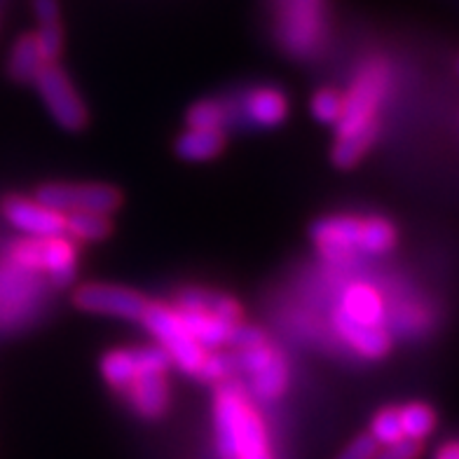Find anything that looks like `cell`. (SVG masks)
I'll use <instances>...</instances> for the list:
<instances>
[{
  "mask_svg": "<svg viewBox=\"0 0 459 459\" xmlns=\"http://www.w3.org/2000/svg\"><path fill=\"white\" fill-rule=\"evenodd\" d=\"M399 244V232L387 218H361V237H359V251L370 255H385L394 251Z\"/></svg>",
  "mask_w": 459,
  "mask_h": 459,
  "instance_id": "cell-20",
  "label": "cell"
},
{
  "mask_svg": "<svg viewBox=\"0 0 459 459\" xmlns=\"http://www.w3.org/2000/svg\"><path fill=\"white\" fill-rule=\"evenodd\" d=\"M344 97L335 90H321L312 99V113L324 125H338L340 115H342Z\"/></svg>",
  "mask_w": 459,
  "mask_h": 459,
  "instance_id": "cell-27",
  "label": "cell"
},
{
  "mask_svg": "<svg viewBox=\"0 0 459 459\" xmlns=\"http://www.w3.org/2000/svg\"><path fill=\"white\" fill-rule=\"evenodd\" d=\"M247 113L248 120L258 125V127H277L289 115V101L279 90L263 87V90H255L248 97Z\"/></svg>",
  "mask_w": 459,
  "mask_h": 459,
  "instance_id": "cell-17",
  "label": "cell"
},
{
  "mask_svg": "<svg viewBox=\"0 0 459 459\" xmlns=\"http://www.w3.org/2000/svg\"><path fill=\"white\" fill-rule=\"evenodd\" d=\"M237 359L225 357V354H218V357H206L204 366H202L200 375L204 382H228L230 375L235 373Z\"/></svg>",
  "mask_w": 459,
  "mask_h": 459,
  "instance_id": "cell-29",
  "label": "cell"
},
{
  "mask_svg": "<svg viewBox=\"0 0 459 459\" xmlns=\"http://www.w3.org/2000/svg\"><path fill=\"white\" fill-rule=\"evenodd\" d=\"M66 235L78 242H101L110 235V221L101 213H71L66 216Z\"/></svg>",
  "mask_w": 459,
  "mask_h": 459,
  "instance_id": "cell-24",
  "label": "cell"
},
{
  "mask_svg": "<svg viewBox=\"0 0 459 459\" xmlns=\"http://www.w3.org/2000/svg\"><path fill=\"white\" fill-rule=\"evenodd\" d=\"M377 450H380V446L373 441V436L361 434L357 436L350 446L344 447L342 453H340L335 459H375Z\"/></svg>",
  "mask_w": 459,
  "mask_h": 459,
  "instance_id": "cell-31",
  "label": "cell"
},
{
  "mask_svg": "<svg viewBox=\"0 0 459 459\" xmlns=\"http://www.w3.org/2000/svg\"><path fill=\"white\" fill-rule=\"evenodd\" d=\"M324 0H284L281 7V38L290 52L307 55L316 40L324 19Z\"/></svg>",
  "mask_w": 459,
  "mask_h": 459,
  "instance_id": "cell-10",
  "label": "cell"
},
{
  "mask_svg": "<svg viewBox=\"0 0 459 459\" xmlns=\"http://www.w3.org/2000/svg\"><path fill=\"white\" fill-rule=\"evenodd\" d=\"M333 324H335V331L340 333V338L350 344L357 354L366 359H382L389 351V347H392L389 333L385 328L354 321L351 316L344 315L342 309L335 312Z\"/></svg>",
  "mask_w": 459,
  "mask_h": 459,
  "instance_id": "cell-12",
  "label": "cell"
},
{
  "mask_svg": "<svg viewBox=\"0 0 459 459\" xmlns=\"http://www.w3.org/2000/svg\"><path fill=\"white\" fill-rule=\"evenodd\" d=\"M436 459H459V441H450L436 453Z\"/></svg>",
  "mask_w": 459,
  "mask_h": 459,
  "instance_id": "cell-34",
  "label": "cell"
},
{
  "mask_svg": "<svg viewBox=\"0 0 459 459\" xmlns=\"http://www.w3.org/2000/svg\"><path fill=\"white\" fill-rule=\"evenodd\" d=\"M380 134V122H375L370 127L361 129V132L351 134V136H344L338 139L335 148H333V162L338 164L340 169H350L354 164L361 162V158L368 152L370 145L375 143Z\"/></svg>",
  "mask_w": 459,
  "mask_h": 459,
  "instance_id": "cell-22",
  "label": "cell"
},
{
  "mask_svg": "<svg viewBox=\"0 0 459 459\" xmlns=\"http://www.w3.org/2000/svg\"><path fill=\"white\" fill-rule=\"evenodd\" d=\"M14 258L30 270H48L56 286H66L75 277V244L64 237L19 244Z\"/></svg>",
  "mask_w": 459,
  "mask_h": 459,
  "instance_id": "cell-7",
  "label": "cell"
},
{
  "mask_svg": "<svg viewBox=\"0 0 459 459\" xmlns=\"http://www.w3.org/2000/svg\"><path fill=\"white\" fill-rule=\"evenodd\" d=\"M361 218L328 216L316 221L312 228V239L319 251L333 263H344L354 251H359Z\"/></svg>",
  "mask_w": 459,
  "mask_h": 459,
  "instance_id": "cell-11",
  "label": "cell"
},
{
  "mask_svg": "<svg viewBox=\"0 0 459 459\" xmlns=\"http://www.w3.org/2000/svg\"><path fill=\"white\" fill-rule=\"evenodd\" d=\"M36 200L55 212L71 213H101L108 216L122 202L120 190L99 183H48L38 187Z\"/></svg>",
  "mask_w": 459,
  "mask_h": 459,
  "instance_id": "cell-4",
  "label": "cell"
},
{
  "mask_svg": "<svg viewBox=\"0 0 459 459\" xmlns=\"http://www.w3.org/2000/svg\"><path fill=\"white\" fill-rule=\"evenodd\" d=\"M225 108L216 101H200L187 110L190 129H221L225 122Z\"/></svg>",
  "mask_w": 459,
  "mask_h": 459,
  "instance_id": "cell-26",
  "label": "cell"
},
{
  "mask_svg": "<svg viewBox=\"0 0 459 459\" xmlns=\"http://www.w3.org/2000/svg\"><path fill=\"white\" fill-rule=\"evenodd\" d=\"M213 427L221 459H273L265 424L235 382H223L218 389Z\"/></svg>",
  "mask_w": 459,
  "mask_h": 459,
  "instance_id": "cell-1",
  "label": "cell"
},
{
  "mask_svg": "<svg viewBox=\"0 0 459 459\" xmlns=\"http://www.w3.org/2000/svg\"><path fill=\"white\" fill-rule=\"evenodd\" d=\"M125 392L134 411L145 420H160L169 408V389H167L164 375L136 377Z\"/></svg>",
  "mask_w": 459,
  "mask_h": 459,
  "instance_id": "cell-13",
  "label": "cell"
},
{
  "mask_svg": "<svg viewBox=\"0 0 459 459\" xmlns=\"http://www.w3.org/2000/svg\"><path fill=\"white\" fill-rule=\"evenodd\" d=\"M389 71L382 61L363 68L354 80L350 94L344 97L342 115L338 122V139L351 136L377 122V110L387 94Z\"/></svg>",
  "mask_w": 459,
  "mask_h": 459,
  "instance_id": "cell-3",
  "label": "cell"
},
{
  "mask_svg": "<svg viewBox=\"0 0 459 459\" xmlns=\"http://www.w3.org/2000/svg\"><path fill=\"white\" fill-rule=\"evenodd\" d=\"M176 309H181V312H202V315L218 316V319L230 321V324H239V319H242L239 302L232 300L230 296H223V293H213V290L204 289L183 290L178 300H176Z\"/></svg>",
  "mask_w": 459,
  "mask_h": 459,
  "instance_id": "cell-14",
  "label": "cell"
},
{
  "mask_svg": "<svg viewBox=\"0 0 459 459\" xmlns=\"http://www.w3.org/2000/svg\"><path fill=\"white\" fill-rule=\"evenodd\" d=\"M38 52L43 56L45 64H55L64 52V33H61V24H43L36 33Z\"/></svg>",
  "mask_w": 459,
  "mask_h": 459,
  "instance_id": "cell-28",
  "label": "cell"
},
{
  "mask_svg": "<svg viewBox=\"0 0 459 459\" xmlns=\"http://www.w3.org/2000/svg\"><path fill=\"white\" fill-rule=\"evenodd\" d=\"M75 305L82 312L91 315H106V316H120V319L141 321L148 300L141 293L125 286H110V284H87L75 290L73 296Z\"/></svg>",
  "mask_w": 459,
  "mask_h": 459,
  "instance_id": "cell-8",
  "label": "cell"
},
{
  "mask_svg": "<svg viewBox=\"0 0 459 459\" xmlns=\"http://www.w3.org/2000/svg\"><path fill=\"white\" fill-rule=\"evenodd\" d=\"M267 342L265 333L258 331L255 326H247V324H237L235 331H232V335H230V342L232 347H237L239 351L244 350H254V347H258V344Z\"/></svg>",
  "mask_w": 459,
  "mask_h": 459,
  "instance_id": "cell-30",
  "label": "cell"
},
{
  "mask_svg": "<svg viewBox=\"0 0 459 459\" xmlns=\"http://www.w3.org/2000/svg\"><path fill=\"white\" fill-rule=\"evenodd\" d=\"M30 3H33V13H36L40 26L59 22V3L56 0H30Z\"/></svg>",
  "mask_w": 459,
  "mask_h": 459,
  "instance_id": "cell-33",
  "label": "cell"
},
{
  "mask_svg": "<svg viewBox=\"0 0 459 459\" xmlns=\"http://www.w3.org/2000/svg\"><path fill=\"white\" fill-rule=\"evenodd\" d=\"M141 321L155 335V340L167 351V357L171 359V363H176L183 373L200 375L202 366L206 361V351L187 333V328L183 326L181 316H178V312L174 307L162 305V302H148V307H145Z\"/></svg>",
  "mask_w": 459,
  "mask_h": 459,
  "instance_id": "cell-2",
  "label": "cell"
},
{
  "mask_svg": "<svg viewBox=\"0 0 459 459\" xmlns=\"http://www.w3.org/2000/svg\"><path fill=\"white\" fill-rule=\"evenodd\" d=\"M3 216L13 228L26 232L33 239H55L66 235V216L38 200L7 197L3 202Z\"/></svg>",
  "mask_w": 459,
  "mask_h": 459,
  "instance_id": "cell-9",
  "label": "cell"
},
{
  "mask_svg": "<svg viewBox=\"0 0 459 459\" xmlns=\"http://www.w3.org/2000/svg\"><path fill=\"white\" fill-rule=\"evenodd\" d=\"M45 66L43 56L38 52L36 36H22L14 43L10 59H7V73L17 82H33L40 68Z\"/></svg>",
  "mask_w": 459,
  "mask_h": 459,
  "instance_id": "cell-19",
  "label": "cell"
},
{
  "mask_svg": "<svg viewBox=\"0 0 459 459\" xmlns=\"http://www.w3.org/2000/svg\"><path fill=\"white\" fill-rule=\"evenodd\" d=\"M401 424H403V436L411 441L422 443L427 436L434 434L438 417H436L434 408L427 403H408L399 408Z\"/></svg>",
  "mask_w": 459,
  "mask_h": 459,
  "instance_id": "cell-23",
  "label": "cell"
},
{
  "mask_svg": "<svg viewBox=\"0 0 459 459\" xmlns=\"http://www.w3.org/2000/svg\"><path fill=\"white\" fill-rule=\"evenodd\" d=\"M457 73H459V61H457Z\"/></svg>",
  "mask_w": 459,
  "mask_h": 459,
  "instance_id": "cell-35",
  "label": "cell"
},
{
  "mask_svg": "<svg viewBox=\"0 0 459 459\" xmlns=\"http://www.w3.org/2000/svg\"><path fill=\"white\" fill-rule=\"evenodd\" d=\"M370 436L377 446H392L403 441V424H401L399 408H382L370 422Z\"/></svg>",
  "mask_w": 459,
  "mask_h": 459,
  "instance_id": "cell-25",
  "label": "cell"
},
{
  "mask_svg": "<svg viewBox=\"0 0 459 459\" xmlns=\"http://www.w3.org/2000/svg\"><path fill=\"white\" fill-rule=\"evenodd\" d=\"M340 309L354 321L370 324V326H382V321H385V302H382V296L373 286H350L344 290L342 307Z\"/></svg>",
  "mask_w": 459,
  "mask_h": 459,
  "instance_id": "cell-15",
  "label": "cell"
},
{
  "mask_svg": "<svg viewBox=\"0 0 459 459\" xmlns=\"http://www.w3.org/2000/svg\"><path fill=\"white\" fill-rule=\"evenodd\" d=\"M101 373L110 387L117 389V392H125L136 377H141L136 350L108 351V354L101 359Z\"/></svg>",
  "mask_w": 459,
  "mask_h": 459,
  "instance_id": "cell-21",
  "label": "cell"
},
{
  "mask_svg": "<svg viewBox=\"0 0 459 459\" xmlns=\"http://www.w3.org/2000/svg\"><path fill=\"white\" fill-rule=\"evenodd\" d=\"M225 136L221 129H187L181 134V139L176 141V152L183 160L190 162H204V160L216 158L223 151Z\"/></svg>",
  "mask_w": 459,
  "mask_h": 459,
  "instance_id": "cell-18",
  "label": "cell"
},
{
  "mask_svg": "<svg viewBox=\"0 0 459 459\" xmlns=\"http://www.w3.org/2000/svg\"><path fill=\"white\" fill-rule=\"evenodd\" d=\"M237 366L251 377V387L260 401L279 399L289 389V363H286L284 354L274 350L270 342L239 351Z\"/></svg>",
  "mask_w": 459,
  "mask_h": 459,
  "instance_id": "cell-6",
  "label": "cell"
},
{
  "mask_svg": "<svg viewBox=\"0 0 459 459\" xmlns=\"http://www.w3.org/2000/svg\"><path fill=\"white\" fill-rule=\"evenodd\" d=\"M36 87L48 106L49 115L59 127L68 132H78L87 125V108L80 94L75 91L68 75L56 64H45L36 75Z\"/></svg>",
  "mask_w": 459,
  "mask_h": 459,
  "instance_id": "cell-5",
  "label": "cell"
},
{
  "mask_svg": "<svg viewBox=\"0 0 459 459\" xmlns=\"http://www.w3.org/2000/svg\"><path fill=\"white\" fill-rule=\"evenodd\" d=\"M420 453H422V443L403 438V441L392 443V446H385L382 450H377L375 459H417Z\"/></svg>",
  "mask_w": 459,
  "mask_h": 459,
  "instance_id": "cell-32",
  "label": "cell"
},
{
  "mask_svg": "<svg viewBox=\"0 0 459 459\" xmlns=\"http://www.w3.org/2000/svg\"><path fill=\"white\" fill-rule=\"evenodd\" d=\"M176 309V307H174ZM178 316H181L183 326L187 328V333L197 340L200 347L204 350H216L221 344L230 342V335L235 331L237 324H230V321L218 319V316L212 315H202V312H181L176 309Z\"/></svg>",
  "mask_w": 459,
  "mask_h": 459,
  "instance_id": "cell-16",
  "label": "cell"
}]
</instances>
